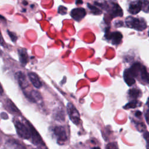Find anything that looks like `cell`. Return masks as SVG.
<instances>
[{
    "mask_svg": "<svg viewBox=\"0 0 149 149\" xmlns=\"http://www.w3.org/2000/svg\"><path fill=\"white\" fill-rule=\"evenodd\" d=\"M107 10L108 11L111 19L116 17H122L123 14L120 6L118 3L113 2L111 3L110 5H109Z\"/></svg>",
    "mask_w": 149,
    "mask_h": 149,
    "instance_id": "cell-7",
    "label": "cell"
},
{
    "mask_svg": "<svg viewBox=\"0 0 149 149\" xmlns=\"http://www.w3.org/2000/svg\"><path fill=\"white\" fill-rule=\"evenodd\" d=\"M15 76L20 87L22 88L23 91H24L29 85V83L26 78L24 74L22 72L19 71L16 73Z\"/></svg>",
    "mask_w": 149,
    "mask_h": 149,
    "instance_id": "cell-10",
    "label": "cell"
},
{
    "mask_svg": "<svg viewBox=\"0 0 149 149\" xmlns=\"http://www.w3.org/2000/svg\"><path fill=\"white\" fill-rule=\"evenodd\" d=\"M87 6L94 15H100L102 13V11L99 9L97 6H94L90 3H88Z\"/></svg>",
    "mask_w": 149,
    "mask_h": 149,
    "instance_id": "cell-19",
    "label": "cell"
},
{
    "mask_svg": "<svg viewBox=\"0 0 149 149\" xmlns=\"http://www.w3.org/2000/svg\"><path fill=\"white\" fill-rule=\"evenodd\" d=\"M143 136H144V138L146 139L148 146H149V133L148 132H146L143 134Z\"/></svg>",
    "mask_w": 149,
    "mask_h": 149,
    "instance_id": "cell-23",
    "label": "cell"
},
{
    "mask_svg": "<svg viewBox=\"0 0 149 149\" xmlns=\"http://www.w3.org/2000/svg\"><path fill=\"white\" fill-rule=\"evenodd\" d=\"M18 54L20 63L23 66H25L28 62V54L27 53L26 49L24 48L18 49Z\"/></svg>",
    "mask_w": 149,
    "mask_h": 149,
    "instance_id": "cell-13",
    "label": "cell"
},
{
    "mask_svg": "<svg viewBox=\"0 0 149 149\" xmlns=\"http://www.w3.org/2000/svg\"><path fill=\"white\" fill-rule=\"evenodd\" d=\"M141 114H142V113H141L140 111H136V113H135V115H136V116H138V117L140 116L141 115Z\"/></svg>",
    "mask_w": 149,
    "mask_h": 149,
    "instance_id": "cell-26",
    "label": "cell"
},
{
    "mask_svg": "<svg viewBox=\"0 0 149 149\" xmlns=\"http://www.w3.org/2000/svg\"><path fill=\"white\" fill-rule=\"evenodd\" d=\"M6 107L7 109L10 112L12 113H18L19 111L17 109L16 106L12 103L10 100H8L6 102Z\"/></svg>",
    "mask_w": 149,
    "mask_h": 149,
    "instance_id": "cell-17",
    "label": "cell"
},
{
    "mask_svg": "<svg viewBox=\"0 0 149 149\" xmlns=\"http://www.w3.org/2000/svg\"><path fill=\"white\" fill-rule=\"evenodd\" d=\"M148 36H149V30H148Z\"/></svg>",
    "mask_w": 149,
    "mask_h": 149,
    "instance_id": "cell-28",
    "label": "cell"
},
{
    "mask_svg": "<svg viewBox=\"0 0 149 149\" xmlns=\"http://www.w3.org/2000/svg\"><path fill=\"white\" fill-rule=\"evenodd\" d=\"M28 77L33 86L37 88H40L42 86V83L37 74L34 72L28 73Z\"/></svg>",
    "mask_w": 149,
    "mask_h": 149,
    "instance_id": "cell-11",
    "label": "cell"
},
{
    "mask_svg": "<svg viewBox=\"0 0 149 149\" xmlns=\"http://www.w3.org/2000/svg\"><path fill=\"white\" fill-rule=\"evenodd\" d=\"M86 15V9L83 8H76L70 12V16L77 22L80 21Z\"/></svg>",
    "mask_w": 149,
    "mask_h": 149,
    "instance_id": "cell-8",
    "label": "cell"
},
{
    "mask_svg": "<svg viewBox=\"0 0 149 149\" xmlns=\"http://www.w3.org/2000/svg\"><path fill=\"white\" fill-rule=\"evenodd\" d=\"M104 37L106 38L107 41H109L113 45H116L120 43L123 36L119 31L109 32V30H107Z\"/></svg>",
    "mask_w": 149,
    "mask_h": 149,
    "instance_id": "cell-5",
    "label": "cell"
},
{
    "mask_svg": "<svg viewBox=\"0 0 149 149\" xmlns=\"http://www.w3.org/2000/svg\"><path fill=\"white\" fill-rule=\"evenodd\" d=\"M143 3H144V5H147V7H146V8H147V11H149V1H148V0L146 1L145 2H144Z\"/></svg>",
    "mask_w": 149,
    "mask_h": 149,
    "instance_id": "cell-25",
    "label": "cell"
},
{
    "mask_svg": "<svg viewBox=\"0 0 149 149\" xmlns=\"http://www.w3.org/2000/svg\"><path fill=\"white\" fill-rule=\"evenodd\" d=\"M146 104H147V105L148 106V107L149 108V97L148 98V99H147V103H146Z\"/></svg>",
    "mask_w": 149,
    "mask_h": 149,
    "instance_id": "cell-27",
    "label": "cell"
},
{
    "mask_svg": "<svg viewBox=\"0 0 149 149\" xmlns=\"http://www.w3.org/2000/svg\"><path fill=\"white\" fill-rule=\"evenodd\" d=\"M141 103L140 101H138L136 100H133L132 101L128 102L126 105L123 107L124 109H130V108H135L137 107L141 106Z\"/></svg>",
    "mask_w": 149,
    "mask_h": 149,
    "instance_id": "cell-15",
    "label": "cell"
},
{
    "mask_svg": "<svg viewBox=\"0 0 149 149\" xmlns=\"http://www.w3.org/2000/svg\"><path fill=\"white\" fill-rule=\"evenodd\" d=\"M146 120L148 124H149V109L147 111L146 113Z\"/></svg>",
    "mask_w": 149,
    "mask_h": 149,
    "instance_id": "cell-24",
    "label": "cell"
},
{
    "mask_svg": "<svg viewBox=\"0 0 149 149\" xmlns=\"http://www.w3.org/2000/svg\"><path fill=\"white\" fill-rule=\"evenodd\" d=\"M26 122L29 126L30 132H31V137L32 140V143L34 144V145L38 147H42L43 146L45 147V144L42 140V139L41 138L38 133L36 131V130L34 128V127L28 121H26Z\"/></svg>",
    "mask_w": 149,
    "mask_h": 149,
    "instance_id": "cell-4",
    "label": "cell"
},
{
    "mask_svg": "<svg viewBox=\"0 0 149 149\" xmlns=\"http://www.w3.org/2000/svg\"><path fill=\"white\" fill-rule=\"evenodd\" d=\"M53 132L56 137L57 142L63 143L68 140L66 130L63 126H56L53 129Z\"/></svg>",
    "mask_w": 149,
    "mask_h": 149,
    "instance_id": "cell-6",
    "label": "cell"
},
{
    "mask_svg": "<svg viewBox=\"0 0 149 149\" xmlns=\"http://www.w3.org/2000/svg\"><path fill=\"white\" fill-rule=\"evenodd\" d=\"M8 35L9 36V37H10V39L11 40L13 41V42H15L16 41V40L17 39V36H16V34L11 31H9V30H8Z\"/></svg>",
    "mask_w": 149,
    "mask_h": 149,
    "instance_id": "cell-22",
    "label": "cell"
},
{
    "mask_svg": "<svg viewBox=\"0 0 149 149\" xmlns=\"http://www.w3.org/2000/svg\"><path fill=\"white\" fill-rule=\"evenodd\" d=\"M125 23L127 27L138 31H143L147 27V24L144 20L132 16H128L126 19Z\"/></svg>",
    "mask_w": 149,
    "mask_h": 149,
    "instance_id": "cell-1",
    "label": "cell"
},
{
    "mask_svg": "<svg viewBox=\"0 0 149 149\" xmlns=\"http://www.w3.org/2000/svg\"><path fill=\"white\" fill-rule=\"evenodd\" d=\"M6 145L9 146V147L12 148H24V146H22L20 144H19V142L16 141L15 139H8V140L6 141Z\"/></svg>",
    "mask_w": 149,
    "mask_h": 149,
    "instance_id": "cell-18",
    "label": "cell"
},
{
    "mask_svg": "<svg viewBox=\"0 0 149 149\" xmlns=\"http://www.w3.org/2000/svg\"><path fill=\"white\" fill-rule=\"evenodd\" d=\"M55 119L57 120H64L65 119V115L63 111L61 109V108L59 110H56L55 114Z\"/></svg>",
    "mask_w": 149,
    "mask_h": 149,
    "instance_id": "cell-20",
    "label": "cell"
},
{
    "mask_svg": "<svg viewBox=\"0 0 149 149\" xmlns=\"http://www.w3.org/2000/svg\"><path fill=\"white\" fill-rule=\"evenodd\" d=\"M14 123L16 132L20 137L24 139H29L31 137L30 130L26 122V125L19 120L15 121Z\"/></svg>",
    "mask_w": 149,
    "mask_h": 149,
    "instance_id": "cell-2",
    "label": "cell"
},
{
    "mask_svg": "<svg viewBox=\"0 0 149 149\" xmlns=\"http://www.w3.org/2000/svg\"><path fill=\"white\" fill-rule=\"evenodd\" d=\"M66 108L70 120L75 125H78L80 122V114L77 109L71 102L68 103Z\"/></svg>",
    "mask_w": 149,
    "mask_h": 149,
    "instance_id": "cell-3",
    "label": "cell"
},
{
    "mask_svg": "<svg viewBox=\"0 0 149 149\" xmlns=\"http://www.w3.org/2000/svg\"><path fill=\"white\" fill-rule=\"evenodd\" d=\"M139 75H140V78L143 82L149 83V73L147 72L146 67L143 65L141 67Z\"/></svg>",
    "mask_w": 149,
    "mask_h": 149,
    "instance_id": "cell-14",
    "label": "cell"
},
{
    "mask_svg": "<svg viewBox=\"0 0 149 149\" xmlns=\"http://www.w3.org/2000/svg\"><path fill=\"white\" fill-rule=\"evenodd\" d=\"M129 93V96L131 98H134V99H136V98H139L141 95V93L140 90H139V89L135 88L130 89L129 90V93Z\"/></svg>",
    "mask_w": 149,
    "mask_h": 149,
    "instance_id": "cell-16",
    "label": "cell"
},
{
    "mask_svg": "<svg viewBox=\"0 0 149 149\" xmlns=\"http://www.w3.org/2000/svg\"><path fill=\"white\" fill-rule=\"evenodd\" d=\"M143 2L140 0H136L132 2L129 7V12L132 15L138 13L142 8Z\"/></svg>",
    "mask_w": 149,
    "mask_h": 149,
    "instance_id": "cell-9",
    "label": "cell"
},
{
    "mask_svg": "<svg viewBox=\"0 0 149 149\" xmlns=\"http://www.w3.org/2000/svg\"><path fill=\"white\" fill-rule=\"evenodd\" d=\"M58 13L61 15H65L67 13V8L63 6H60L58 8Z\"/></svg>",
    "mask_w": 149,
    "mask_h": 149,
    "instance_id": "cell-21",
    "label": "cell"
},
{
    "mask_svg": "<svg viewBox=\"0 0 149 149\" xmlns=\"http://www.w3.org/2000/svg\"><path fill=\"white\" fill-rule=\"evenodd\" d=\"M123 79L126 83L129 86H131L135 83L134 77L131 73L130 70L128 69H126L123 73Z\"/></svg>",
    "mask_w": 149,
    "mask_h": 149,
    "instance_id": "cell-12",
    "label": "cell"
}]
</instances>
